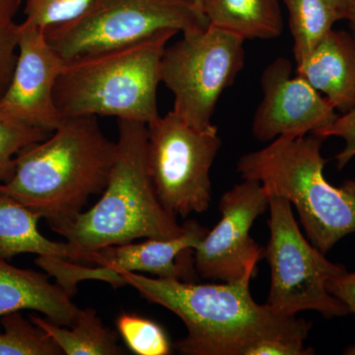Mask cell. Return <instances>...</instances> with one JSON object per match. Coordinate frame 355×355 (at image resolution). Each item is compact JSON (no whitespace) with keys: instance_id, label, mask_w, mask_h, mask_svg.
<instances>
[{"instance_id":"cell-1","label":"cell","mask_w":355,"mask_h":355,"mask_svg":"<svg viewBox=\"0 0 355 355\" xmlns=\"http://www.w3.org/2000/svg\"><path fill=\"white\" fill-rule=\"evenodd\" d=\"M256 268L250 266L234 282L205 284L116 270L142 298L182 320L187 335L177 343L180 354L246 355L254 343L266 338L304 342L309 322L282 316L252 297L250 282Z\"/></svg>"},{"instance_id":"cell-2","label":"cell","mask_w":355,"mask_h":355,"mask_svg":"<svg viewBox=\"0 0 355 355\" xmlns=\"http://www.w3.org/2000/svg\"><path fill=\"white\" fill-rule=\"evenodd\" d=\"M116 150L97 116L64 118L46 139L18 153L13 176L0 184V191L46 219L53 230L104 191Z\"/></svg>"},{"instance_id":"cell-3","label":"cell","mask_w":355,"mask_h":355,"mask_svg":"<svg viewBox=\"0 0 355 355\" xmlns=\"http://www.w3.org/2000/svg\"><path fill=\"white\" fill-rule=\"evenodd\" d=\"M147 125L119 120L116 157L99 202L53 229L78 251L93 254L135 240L172 239L184 225L159 202L147 165Z\"/></svg>"},{"instance_id":"cell-4","label":"cell","mask_w":355,"mask_h":355,"mask_svg":"<svg viewBox=\"0 0 355 355\" xmlns=\"http://www.w3.org/2000/svg\"><path fill=\"white\" fill-rule=\"evenodd\" d=\"M324 139L314 133L280 137L265 148L244 154L236 170L254 180L268 197L286 198L297 210L307 239L326 254L355 233V181L334 186L324 176Z\"/></svg>"},{"instance_id":"cell-5","label":"cell","mask_w":355,"mask_h":355,"mask_svg":"<svg viewBox=\"0 0 355 355\" xmlns=\"http://www.w3.org/2000/svg\"><path fill=\"white\" fill-rule=\"evenodd\" d=\"M178 33L163 30L137 43L65 62L53 92L60 113L153 123L160 116L161 60Z\"/></svg>"},{"instance_id":"cell-6","label":"cell","mask_w":355,"mask_h":355,"mask_svg":"<svg viewBox=\"0 0 355 355\" xmlns=\"http://www.w3.org/2000/svg\"><path fill=\"white\" fill-rule=\"evenodd\" d=\"M207 27L195 0H95L76 19L46 28L44 33L69 62L137 43L163 30L184 34Z\"/></svg>"},{"instance_id":"cell-7","label":"cell","mask_w":355,"mask_h":355,"mask_svg":"<svg viewBox=\"0 0 355 355\" xmlns=\"http://www.w3.org/2000/svg\"><path fill=\"white\" fill-rule=\"evenodd\" d=\"M270 239L265 257L270 268L268 303L277 314L295 317L316 311L326 319L349 314L347 306L327 289L329 280L347 272L331 263L303 235L286 198L268 197Z\"/></svg>"},{"instance_id":"cell-8","label":"cell","mask_w":355,"mask_h":355,"mask_svg":"<svg viewBox=\"0 0 355 355\" xmlns=\"http://www.w3.org/2000/svg\"><path fill=\"white\" fill-rule=\"evenodd\" d=\"M245 40L209 26L184 33L165 49L161 83L174 95L172 111L198 130L216 128L211 123L219 98L234 83L245 65Z\"/></svg>"},{"instance_id":"cell-9","label":"cell","mask_w":355,"mask_h":355,"mask_svg":"<svg viewBox=\"0 0 355 355\" xmlns=\"http://www.w3.org/2000/svg\"><path fill=\"white\" fill-rule=\"evenodd\" d=\"M147 165L159 202L171 216L207 211L210 169L221 139L217 128L198 130L174 112L147 125Z\"/></svg>"},{"instance_id":"cell-10","label":"cell","mask_w":355,"mask_h":355,"mask_svg":"<svg viewBox=\"0 0 355 355\" xmlns=\"http://www.w3.org/2000/svg\"><path fill=\"white\" fill-rule=\"evenodd\" d=\"M268 207V196L261 183L244 180L224 193L219 200L220 220L193 252L198 275L202 279L234 282L248 268L258 265L265 249L250 235L254 222Z\"/></svg>"},{"instance_id":"cell-11","label":"cell","mask_w":355,"mask_h":355,"mask_svg":"<svg viewBox=\"0 0 355 355\" xmlns=\"http://www.w3.org/2000/svg\"><path fill=\"white\" fill-rule=\"evenodd\" d=\"M65 60L46 40L44 29L19 24L12 78L0 99V116L43 132H55L64 118L55 103V86Z\"/></svg>"},{"instance_id":"cell-12","label":"cell","mask_w":355,"mask_h":355,"mask_svg":"<svg viewBox=\"0 0 355 355\" xmlns=\"http://www.w3.org/2000/svg\"><path fill=\"white\" fill-rule=\"evenodd\" d=\"M261 85L263 97L252 123V132L259 141L316 133L338 116L328 99L305 79L292 77L288 58L270 62L261 74Z\"/></svg>"},{"instance_id":"cell-13","label":"cell","mask_w":355,"mask_h":355,"mask_svg":"<svg viewBox=\"0 0 355 355\" xmlns=\"http://www.w3.org/2000/svg\"><path fill=\"white\" fill-rule=\"evenodd\" d=\"M183 225V232L172 239H146L96 251V265L149 273L159 279L193 282L198 275L193 252L209 230L195 220L184 222Z\"/></svg>"},{"instance_id":"cell-14","label":"cell","mask_w":355,"mask_h":355,"mask_svg":"<svg viewBox=\"0 0 355 355\" xmlns=\"http://www.w3.org/2000/svg\"><path fill=\"white\" fill-rule=\"evenodd\" d=\"M318 92L326 95L336 111L355 108V39L345 31L331 30L296 67Z\"/></svg>"},{"instance_id":"cell-15","label":"cell","mask_w":355,"mask_h":355,"mask_svg":"<svg viewBox=\"0 0 355 355\" xmlns=\"http://www.w3.org/2000/svg\"><path fill=\"white\" fill-rule=\"evenodd\" d=\"M71 297L60 284H51L46 273L16 268L0 259V319L31 310L58 326L70 327L80 311Z\"/></svg>"},{"instance_id":"cell-16","label":"cell","mask_w":355,"mask_h":355,"mask_svg":"<svg viewBox=\"0 0 355 355\" xmlns=\"http://www.w3.org/2000/svg\"><path fill=\"white\" fill-rule=\"evenodd\" d=\"M41 216L0 191V259L20 254L55 257L74 263H95L96 254L78 251L67 242H55L39 230Z\"/></svg>"},{"instance_id":"cell-17","label":"cell","mask_w":355,"mask_h":355,"mask_svg":"<svg viewBox=\"0 0 355 355\" xmlns=\"http://www.w3.org/2000/svg\"><path fill=\"white\" fill-rule=\"evenodd\" d=\"M209 25L244 40H270L284 29L279 0H202Z\"/></svg>"},{"instance_id":"cell-18","label":"cell","mask_w":355,"mask_h":355,"mask_svg":"<svg viewBox=\"0 0 355 355\" xmlns=\"http://www.w3.org/2000/svg\"><path fill=\"white\" fill-rule=\"evenodd\" d=\"M29 319L53 338L67 355H123L127 354L119 343L116 331L105 326L92 308L80 309L70 329L29 315Z\"/></svg>"},{"instance_id":"cell-19","label":"cell","mask_w":355,"mask_h":355,"mask_svg":"<svg viewBox=\"0 0 355 355\" xmlns=\"http://www.w3.org/2000/svg\"><path fill=\"white\" fill-rule=\"evenodd\" d=\"M289 14L296 64H301L322 39L342 20L328 0H284Z\"/></svg>"},{"instance_id":"cell-20","label":"cell","mask_w":355,"mask_h":355,"mask_svg":"<svg viewBox=\"0 0 355 355\" xmlns=\"http://www.w3.org/2000/svg\"><path fill=\"white\" fill-rule=\"evenodd\" d=\"M0 355H62L64 352L22 312L11 313L0 319Z\"/></svg>"},{"instance_id":"cell-21","label":"cell","mask_w":355,"mask_h":355,"mask_svg":"<svg viewBox=\"0 0 355 355\" xmlns=\"http://www.w3.org/2000/svg\"><path fill=\"white\" fill-rule=\"evenodd\" d=\"M116 330L128 349L137 355H169L171 343L164 329L146 318L121 313L116 319Z\"/></svg>"},{"instance_id":"cell-22","label":"cell","mask_w":355,"mask_h":355,"mask_svg":"<svg viewBox=\"0 0 355 355\" xmlns=\"http://www.w3.org/2000/svg\"><path fill=\"white\" fill-rule=\"evenodd\" d=\"M49 275L57 279L60 284L70 296H73L77 291V284L83 280H99L107 282L114 288L127 286L125 279L114 268L108 266H85L76 265L74 261L55 257H41L35 260Z\"/></svg>"},{"instance_id":"cell-23","label":"cell","mask_w":355,"mask_h":355,"mask_svg":"<svg viewBox=\"0 0 355 355\" xmlns=\"http://www.w3.org/2000/svg\"><path fill=\"white\" fill-rule=\"evenodd\" d=\"M50 135L0 116V184L6 183L13 176L15 159L21 150Z\"/></svg>"},{"instance_id":"cell-24","label":"cell","mask_w":355,"mask_h":355,"mask_svg":"<svg viewBox=\"0 0 355 355\" xmlns=\"http://www.w3.org/2000/svg\"><path fill=\"white\" fill-rule=\"evenodd\" d=\"M95 0H26L25 22L38 27H53L76 19Z\"/></svg>"},{"instance_id":"cell-25","label":"cell","mask_w":355,"mask_h":355,"mask_svg":"<svg viewBox=\"0 0 355 355\" xmlns=\"http://www.w3.org/2000/svg\"><path fill=\"white\" fill-rule=\"evenodd\" d=\"M19 24L14 21L0 25V99L12 78L18 55Z\"/></svg>"},{"instance_id":"cell-26","label":"cell","mask_w":355,"mask_h":355,"mask_svg":"<svg viewBox=\"0 0 355 355\" xmlns=\"http://www.w3.org/2000/svg\"><path fill=\"white\" fill-rule=\"evenodd\" d=\"M314 135L324 139L336 137L345 140V147L336 156V166L340 171L355 157V108L338 116L330 125Z\"/></svg>"},{"instance_id":"cell-27","label":"cell","mask_w":355,"mask_h":355,"mask_svg":"<svg viewBox=\"0 0 355 355\" xmlns=\"http://www.w3.org/2000/svg\"><path fill=\"white\" fill-rule=\"evenodd\" d=\"M302 340L266 338L254 343L246 355H311L315 350L305 347Z\"/></svg>"},{"instance_id":"cell-28","label":"cell","mask_w":355,"mask_h":355,"mask_svg":"<svg viewBox=\"0 0 355 355\" xmlns=\"http://www.w3.org/2000/svg\"><path fill=\"white\" fill-rule=\"evenodd\" d=\"M327 289L331 295L342 301L349 313L355 316V270L329 280Z\"/></svg>"},{"instance_id":"cell-29","label":"cell","mask_w":355,"mask_h":355,"mask_svg":"<svg viewBox=\"0 0 355 355\" xmlns=\"http://www.w3.org/2000/svg\"><path fill=\"white\" fill-rule=\"evenodd\" d=\"M22 0H0V25L13 21Z\"/></svg>"},{"instance_id":"cell-30","label":"cell","mask_w":355,"mask_h":355,"mask_svg":"<svg viewBox=\"0 0 355 355\" xmlns=\"http://www.w3.org/2000/svg\"><path fill=\"white\" fill-rule=\"evenodd\" d=\"M343 19L349 21L350 28L355 32V0H349Z\"/></svg>"},{"instance_id":"cell-31","label":"cell","mask_w":355,"mask_h":355,"mask_svg":"<svg viewBox=\"0 0 355 355\" xmlns=\"http://www.w3.org/2000/svg\"><path fill=\"white\" fill-rule=\"evenodd\" d=\"M328 2L331 4V6L335 9L336 12H338V15L340 16V18L343 19L349 0H328Z\"/></svg>"},{"instance_id":"cell-32","label":"cell","mask_w":355,"mask_h":355,"mask_svg":"<svg viewBox=\"0 0 355 355\" xmlns=\"http://www.w3.org/2000/svg\"><path fill=\"white\" fill-rule=\"evenodd\" d=\"M343 354L345 355H355V345H350L347 349L343 352Z\"/></svg>"},{"instance_id":"cell-33","label":"cell","mask_w":355,"mask_h":355,"mask_svg":"<svg viewBox=\"0 0 355 355\" xmlns=\"http://www.w3.org/2000/svg\"><path fill=\"white\" fill-rule=\"evenodd\" d=\"M196 4H197L198 8H200V10L202 12V0H195ZM203 13V12H202Z\"/></svg>"}]
</instances>
